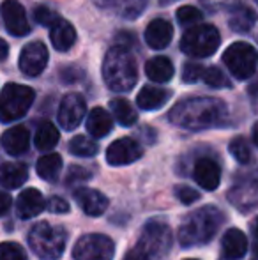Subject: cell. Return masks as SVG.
<instances>
[{
	"instance_id": "484cf974",
	"label": "cell",
	"mask_w": 258,
	"mask_h": 260,
	"mask_svg": "<svg viewBox=\"0 0 258 260\" xmlns=\"http://www.w3.org/2000/svg\"><path fill=\"white\" fill-rule=\"evenodd\" d=\"M145 75L151 82L156 83H165L172 80L173 76V64L170 58L166 57H154L147 60L145 64Z\"/></svg>"
},
{
	"instance_id": "30bf717a",
	"label": "cell",
	"mask_w": 258,
	"mask_h": 260,
	"mask_svg": "<svg viewBox=\"0 0 258 260\" xmlns=\"http://www.w3.org/2000/svg\"><path fill=\"white\" fill-rule=\"evenodd\" d=\"M48 64V50L41 41H32L20 53V69L27 76H38Z\"/></svg>"
},
{
	"instance_id": "d6986e66",
	"label": "cell",
	"mask_w": 258,
	"mask_h": 260,
	"mask_svg": "<svg viewBox=\"0 0 258 260\" xmlns=\"http://www.w3.org/2000/svg\"><path fill=\"white\" fill-rule=\"evenodd\" d=\"M234 206H237L241 211H249V209L258 206V179H248V181L237 184L230 193H228Z\"/></svg>"
},
{
	"instance_id": "ac0fdd59",
	"label": "cell",
	"mask_w": 258,
	"mask_h": 260,
	"mask_svg": "<svg viewBox=\"0 0 258 260\" xmlns=\"http://www.w3.org/2000/svg\"><path fill=\"white\" fill-rule=\"evenodd\" d=\"M173 38V27L166 20H152L145 28V41L152 50H163Z\"/></svg>"
},
{
	"instance_id": "7dc6e473",
	"label": "cell",
	"mask_w": 258,
	"mask_h": 260,
	"mask_svg": "<svg viewBox=\"0 0 258 260\" xmlns=\"http://www.w3.org/2000/svg\"><path fill=\"white\" fill-rule=\"evenodd\" d=\"M253 142H255V145H258V122L253 126Z\"/></svg>"
},
{
	"instance_id": "60d3db41",
	"label": "cell",
	"mask_w": 258,
	"mask_h": 260,
	"mask_svg": "<svg viewBox=\"0 0 258 260\" xmlns=\"http://www.w3.org/2000/svg\"><path fill=\"white\" fill-rule=\"evenodd\" d=\"M124 260H152V258L149 257V255L145 253V251L141 250L140 246H134L133 250H131V251H128V253H126Z\"/></svg>"
},
{
	"instance_id": "d6a6232c",
	"label": "cell",
	"mask_w": 258,
	"mask_h": 260,
	"mask_svg": "<svg viewBox=\"0 0 258 260\" xmlns=\"http://www.w3.org/2000/svg\"><path fill=\"white\" fill-rule=\"evenodd\" d=\"M202 11H198L193 6H182L177 11V21L180 25H184V27L198 23V21H202Z\"/></svg>"
},
{
	"instance_id": "2e32d148",
	"label": "cell",
	"mask_w": 258,
	"mask_h": 260,
	"mask_svg": "<svg viewBox=\"0 0 258 260\" xmlns=\"http://www.w3.org/2000/svg\"><path fill=\"white\" fill-rule=\"evenodd\" d=\"M75 200L82 211L89 216H101L108 207V199L92 188H78L75 191Z\"/></svg>"
},
{
	"instance_id": "83f0119b",
	"label": "cell",
	"mask_w": 258,
	"mask_h": 260,
	"mask_svg": "<svg viewBox=\"0 0 258 260\" xmlns=\"http://www.w3.org/2000/svg\"><path fill=\"white\" fill-rule=\"evenodd\" d=\"M59 129H57L55 126H53L52 122H41L38 127V131H35V147L39 149V151H52L53 147H55L57 144H59Z\"/></svg>"
},
{
	"instance_id": "7c38bea8",
	"label": "cell",
	"mask_w": 258,
	"mask_h": 260,
	"mask_svg": "<svg viewBox=\"0 0 258 260\" xmlns=\"http://www.w3.org/2000/svg\"><path fill=\"white\" fill-rule=\"evenodd\" d=\"M0 13H2V20L9 34L21 38V36H27L30 32L27 14L18 0H4L0 6Z\"/></svg>"
},
{
	"instance_id": "cb8c5ba5",
	"label": "cell",
	"mask_w": 258,
	"mask_h": 260,
	"mask_svg": "<svg viewBox=\"0 0 258 260\" xmlns=\"http://www.w3.org/2000/svg\"><path fill=\"white\" fill-rule=\"evenodd\" d=\"M28 170L21 163H4L0 167V186L6 189H16L27 182Z\"/></svg>"
},
{
	"instance_id": "603a6c76",
	"label": "cell",
	"mask_w": 258,
	"mask_h": 260,
	"mask_svg": "<svg viewBox=\"0 0 258 260\" xmlns=\"http://www.w3.org/2000/svg\"><path fill=\"white\" fill-rule=\"evenodd\" d=\"M112 129H114V120H112L110 113L106 110L101 108V106L90 110L89 117H87V131L90 133V137L103 138Z\"/></svg>"
},
{
	"instance_id": "e0dca14e",
	"label": "cell",
	"mask_w": 258,
	"mask_h": 260,
	"mask_svg": "<svg viewBox=\"0 0 258 260\" xmlns=\"http://www.w3.org/2000/svg\"><path fill=\"white\" fill-rule=\"evenodd\" d=\"M4 151L11 156H21L23 152L28 151L30 145V133L25 126H14L7 129L0 138Z\"/></svg>"
},
{
	"instance_id": "d4e9b609",
	"label": "cell",
	"mask_w": 258,
	"mask_h": 260,
	"mask_svg": "<svg viewBox=\"0 0 258 260\" xmlns=\"http://www.w3.org/2000/svg\"><path fill=\"white\" fill-rule=\"evenodd\" d=\"M170 96H172V92L166 89H161V87H143L136 96V105L141 110L152 112V110L161 108L170 100Z\"/></svg>"
},
{
	"instance_id": "ffe728a7",
	"label": "cell",
	"mask_w": 258,
	"mask_h": 260,
	"mask_svg": "<svg viewBox=\"0 0 258 260\" xmlns=\"http://www.w3.org/2000/svg\"><path fill=\"white\" fill-rule=\"evenodd\" d=\"M50 39H52V45L59 52H67L72 48V45L76 43V30L72 28V25L69 21L59 20L50 27Z\"/></svg>"
},
{
	"instance_id": "e575fe53",
	"label": "cell",
	"mask_w": 258,
	"mask_h": 260,
	"mask_svg": "<svg viewBox=\"0 0 258 260\" xmlns=\"http://www.w3.org/2000/svg\"><path fill=\"white\" fill-rule=\"evenodd\" d=\"M145 4H147V0H121V13L124 18H136L141 14V11H143Z\"/></svg>"
},
{
	"instance_id": "44dd1931",
	"label": "cell",
	"mask_w": 258,
	"mask_h": 260,
	"mask_svg": "<svg viewBox=\"0 0 258 260\" xmlns=\"http://www.w3.org/2000/svg\"><path fill=\"white\" fill-rule=\"evenodd\" d=\"M221 248H223V255L227 258H242L246 255V250H248V239H246L242 230L230 229L225 232L223 239H221Z\"/></svg>"
},
{
	"instance_id": "9c48e42d",
	"label": "cell",
	"mask_w": 258,
	"mask_h": 260,
	"mask_svg": "<svg viewBox=\"0 0 258 260\" xmlns=\"http://www.w3.org/2000/svg\"><path fill=\"white\" fill-rule=\"evenodd\" d=\"M115 255V244L103 234H87L80 237L72 250L75 260H112Z\"/></svg>"
},
{
	"instance_id": "74e56055",
	"label": "cell",
	"mask_w": 258,
	"mask_h": 260,
	"mask_svg": "<svg viewBox=\"0 0 258 260\" xmlns=\"http://www.w3.org/2000/svg\"><path fill=\"white\" fill-rule=\"evenodd\" d=\"M175 195H177V199L184 204V206H190V204H193L200 199V193L196 191L195 188H190V186H184V184L177 186Z\"/></svg>"
},
{
	"instance_id": "f35d334b",
	"label": "cell",
	"mask_w": 258,
	"mask_h": 260,
	"mask_svg": "<svg viewBox=\"0 0 258 260\" xmlns=\"http://www.w3.org/2000/svg\"><path fill=\"white\" fill-rule=\"evenodd\" d=\"M50 212H67L69 211V204L65 202L62 197H52L46 204Z\"/></svg>"
},
{
	"instance_id": "f546056e",
	"label": "cell",
	"mask_w": 258,
	"mask_h": 260,
	"mask_svg": "<svg viewBox=\"0 0 258 260\" xmlns=\"http://www.w3.org/2000/svg\"><path fill=\"white\" fill-rule=\"evenodd\" d=\"M97 151H99V147H97L96 142L83 137V135H78V137H75L69 142V152L75 156L90 157V156H96Z\"/></svg>"
},
{
	"instance_id": "4316f807",
	"label": "cell",
	"mask_w": 258,
	"mask_h": 260,
	"mask_svg": "<svg viewBox=\"0 0 258 260\" xmlns=\"http://www.w3.org/2000/svg\"><path fill=\"white\" fill-rule=\"evenodd\" d=\"M38 175L45 181H55L59 177L60 170H62V157L55 152L52 154H45L39 157L38 165H35Z\"/></svg>"
},
{
	"instance_id": "bcb514c9",
	"label": "cell",
	"mask_w": 258,
	"mask_h": 260,
	"mask_svg": "<svg viewBox=\"0 0 258 260\" xmlns=\"http://www.w3.org/2000/svg\"><path fill=\"white\" fill-rule=\"evenodd\" d=\"M249 96L258 98V82H255V83H251V85H249Z\"/></svg>"
},
{
	"instance_id": "4dcf8cb0",
	"label": "cell",
	"mask_w": 258,
	"mask_h": 260,
	"mask_svg": "<svg viewBox=\"0 0 258 260\" xmlns=\"http://www.w3.org/2000/svg\"><path fill=\"white\" fill-rule=\"evenodd\" d=\"M203 82L207 83L212 89H228L232 87L230 80L225 76V73L221 71L216 66H205V71H203Z\"/></svg>"
},
{
	"instance_id": "f1b7e54d",
	"label": "cell",
	"mask_w": 258,
	"mask_h": 260,
	"mask_svg": "<svg viewBox=\"0 0 258 260\" xmlns=\"http://www.w3.org/2000/svg\"><path fill=\"white\" fill-rule=\"evenodd\" d=\"M110 108H112V113H114V117L119 120V124L121 126H133L134 122L138 120V113L136 110L131 106L129 101L122 100V98H119V100H112L110 101Z\"/></svg>"
},
{
	"instance_id": "3957f363",
	"label": "cell",
	"mask_w": 258,
	"mask_h": 260,
	"mask_svg": "<svg viewBox=\"0 0 258 260\" xmlns=\"http://www.w3.org/2000/svg\"><path fill=\"white\" fill-rule=\"evenodd\" d=\"M103 78L114 92H128L136 85V62L128 48L114 46L108 50L103 62Z\"/></svg>"
},
{
	"instance_id": "681fc988",
	"label": "cell",
	"mask_w": 258,
	"mask_h": 260,
	"mask_svg": "<svg viewBox=\"0 0 258 260\" xmlns=\"http://www.w3.org/2000/svg\"><path fill=\"white\" fill-rule=\"evenodd\" d=\"M256 2H258V0H256Z\"/></svg>"
},
{
	"instance_id": "d590c367",
	"label": "cell",
	"mask_w": 258,
	"mask_h": 260,
	"mask_svg": "<svg viewBox=\"0 0 258 260\" xmlns=\"http://www.w3.org/2000/svg\"><path fill=\"white\" fill-rule=\"evenodd\" d=\"M203 71H205V66L190 62V64H186V66H184V69H182V82L184 83L200 82V80L203 78Z\"/></svg>"
},
{
	"instance_id": "ba28073f",
	"label": "cell",
	"mask_w": 258,
	"mask_h": 260,
	"mask_svg": "<svg viewBox=\"0 0 258 260\" xmlns=\"http://www.w3.org/2000/svg\"><path fill=\"white\" fill-rule=\"evenodd\" d=\"M172 241L173 237L170 226L163 221L152 219L143 226L136 246H140L151 258H156L168 253L172 248Z\"/></svg>"
},
{
	"instance_id": "5b68a950",
	"label": "cell",
	"mask_w": 258,
	"mask_h": 260,
	"mask_svg": "<svg viewBox=\"0 0 258 260\" xmlns=\"http://www.w3.org/2000/svg\"><path fill=\"white\" fill-rule=\"evenodd\" d=\"M35 92L27 85L7 83L0 92V122H13L25 115L34 103Z\"/></svg>"
},
{
	"instance_id": "836d02e7",
	"label": "cell",
	"mask_w": 258,
	"mask_h": 260,
	"mask_svg": "<svg viewBox=\"0 0 258 260\" xmlns=\"http://www.w3.org/2000/svg\"><path fill=\"white\" fill-rule=\"evenodd\" d=\"M0 260H27V253L18 243H0Z\"/></svg>"
},
{
	"instance_id": "9a60e30c",
	"label": "cell",
	"mask_w": 258,
	"mask_h": 260,
	"mask_svg": "<svg viewBox=\"0 0 258 260\" xmlns=\"http://www.w3.org/2000/svg\"><path fill=\"white\" fill-rule=\"evenodd\" d=\"M195 181L198 182V186H202L207 191H214L221 182V170L217 167V163L209 157H202L195 163L193 168Z\"/></svg>"
},
{
	"instance_id": "f6af8a7d",
	"label": "cell",
	"mask_w": 258,
	"mask_h": 260,
	"mask_svg": "<svg viewBox=\"0 0 258 260\" xmlns=\"http://www.w3.org/2000/svg\"><path fill=\"white\" fill-rule=\"evenodd\" d=\"M7 53H9V46H7V43L4 39H0V60H4L7 57Z\"/></svg>"
},
{
	"instance_id": "52a82bcc",
	"label": "cell",
	"mask_w": 258,
	"mask_h": 260,
	"mask_svg": "<svg viewBox=\"0 0 258 260\" xmlns=\"http://www.w3.org/2000/svg\"><path fill=\"white\" fill-rule=\"evenodd\" d=\"M223 62L237 80H248L256 71L258 53L251 45L239 41L228 46L227 52L223 53Z\"/></svg>"
},
{
	"instance_id": "7a4b0ae2",
	"label": "cell",
	"mask_w": 258,
	"mask_h": 260,
	"mask_svg": "<svg viewBox=\"0 0 258 260\" xmlns=\"http://www.w3.org/2000/svg\"><path fill=\"white\" fill-rule=\"evenodd\" d=\"M225 214L217 207L205 206L191 212L179 229V243L184 248L205 244L216 236L217 229L223 225Z\"/></svg>"
},
{
	"instance_id": "ab89813d",
	"label": "cell",
	"mask_w": 258,
	"mask_h": 260,
	"mask_svg": "<svg viewBox=\"0 0 258 260\" xmlns=\"http://www.w3.org/2000/svg\"><path fill=\"white\" fill-rule=\"evenodd\" d=\"M90 177L89 170L82 167H71L69 168V175H67V182H78V181H87Z\"/></svg>"
},
{
	"instance_id": "277c9868",
	"label": "cell",
	"mask_w": 258,
	"mask_h": 260,
	"mask_svg": "<svg viewBox=\"0 0 258 260\" xmlns=\"http://www.w3.org/2000/svg\"><path fill=\"white\" fill-rule=\"evenodd\" d=\"M67 232L62 226L50 225L48 221L35 223L28 232V244L32 251L43 260H57L65 250Z\"/></svg>"
},
{
	"instance_id": "4fadbf2b",
	"label": "cell",
	"mask_w": 258,
	"mask_h": 260,
	"mask_svg": "<svg viewBox=\"0 0 258 260\" xmlns=\"http://www.w3.org/2000/svg\"><path fill=\"white\" fill-rule=\"evenodd\" d=\"M85 100L80 94H67L64 96L62 103L59 106V124L65 131H72L80 126L85 117Z\"/></svg>"
},
{
	"instance_id": "8fae6325",
	"label": "cell",
	"mask_w": 258,
	"mask_h": 260,
	"mask_svg": "<svg viewBox=\"0 0 258 260\" xmlns=\"http://www.w3.org/2000/svg\"><path fill=\"white\" fill-rule=\"evenodd\" d=\"M143 156V149L133 138H119L106 149V161L112 167L131 165Z\"/></svg>"
},
{
	"instance_id": "1f68e13d",
	"label": "cell",
	"mask_w": 258,
	"mask_h": 260,
	"mask_svg": "<svg viewBox=\"0 0 258 260\" xmlns=\"http://www.w3.org/2000/svg\"><path fill=\"white\" fill-rule=\"evenodd\" d=\"M230 154L234 156L241 165H246V163L251 161V151H249V145L242 137H237L230 142Z\"/></svg>"
},
{
	"instance_id": "5bb4252c",
	"label": "cell",
	"mask_w": 258,
	"mask_h": 260,
	"mask_svg": "<svg viewBox=\"0 0 258 260\" xmlns=\"http://www.w3.org/2000/svg\"><path fill=\"white\" fill-rule=\"evenodd\" d=\"M46 207L45 197L35 188H27L20 193L16 200V211L21 219H30L34 216H39Z\"/></svg>"
},
{
	"instance_id": "ee69618b",
	"label": "cell",
	"mask_w": 258,
	"mask_h": 260,
	"mask_svg": "<svg viewBox=\"0 0 258 260\" xmlns=\"http://www.w3.org/2000/svg\"><path fill=\"white\" fill-rule=\"evenodd\" d=\"M253 253L258 258V219L253 223Z\"/></svg>"
},
{
	"instance_id": "6da1fadb",
	"label": "cell",
	"mask_w": 258,
	"mask_h": 260,
	"mask_svg": "<svg viewBox=\"0 0 258 260\" xmlns=\"http://www.w3.org/2000/svg\"><path fill=\"white\" fill-rule=\"evenodd\" d=\"M227 115V106L223 101L214 98H191L177 103L170 110V120L180 127L191 131L207 129L217 126Z\"/></svg>"
},
{
	"instance_id": "7bdbcfd3",
	"label": "cell",
	"mask_w": 258,
	"mask_h": 260,
	"mask_svg": "<svg viewBox=\"0 0 258 260\" xmlns=\"http://www.w3.org/2000/svg\"><path fill=\"white\" fill-rule=\"evenodd\" d=\"M202 2H203V6H205L207 9L214 11V9H219V7L227 6L230 0H202Z\"/></svg>"
},
{
	"instance_id": "7402d4cb",
	"label": "cell",
	"mask_w": 258,
	"mask_h": 260,
	"mask_svg": "<svg viewBox=\"0 0 258 260\" xmlns=\"http://www.w3.org/2000/svg\"><path fill=\"white\" fill-rule=\"evenodd\" d=\"M256 21V13L251 7L244 6V4H235L230 9V16H228V25L234 32L244 34L253 28Z\"/></svg>"
},
{
	"instance_id": "b9f144b4",
	"label": "cell",
	"mask_w": 258,
	"mask_h": 260,
	"mask_svg": "<svg viewBox=\"0 0 258 260\" xmlns=\"http://www.w3.org/2000/svg\"><path fill=\"white\" fill-rule=\"evenodd\" d=\"M11 206H13V199L6 191H0V216L6 214L11 209Z\"/></svg>"
},
{
	"instance_id": "8d00e7d4",
	"label": "cell",
	"mask_w": 258,
	"mask_h": 260,
	"mask_svg": "<svg viewBox=\"0 0 258 260\" xmlns=\"http://www.w3.org/2000/svg\"><path fill=\"white\" fill-rule=\"evenodd\" d=\"M34 20L38 21L39 25H45V27H52L53 23H55L57 20H59V16H57L55 13H53L50 7L46 6H39L35 7L34 11Z\"/></svg>"
},
{
	"instance_id": "c3c4849f",
	"label": "cell",
	"mask_w": 258,
	"mask_h": 260,
	"mask_svg": "<svg viewBox=\"0 0 258 260\" xmlns=\"http://www.w3.org/2000/svg\"><path fill=\"white\" fill-rule=\"evenodd\" d=\"M188 260H196V258H188Z\"/></svg>"
},
{
	"instance_id": "8992f818",
	"label": "cell",
	"mask_w": 258,
	"mask_h": 260,
	"mask_svg": "<svg viewBox=\"0 0 258 260\" xmlns=\"http://www.w3.org/2000/svg\"><path fill=\"white\" fill-rule=\"evenodd\" d=\"M219 32L212 25H196L184 32L180 39V50L190 57H210L219 48Z\"/></svg>"
}]
</instances>
